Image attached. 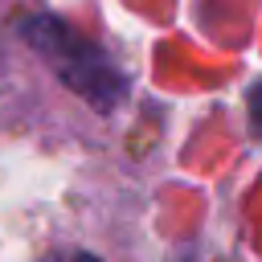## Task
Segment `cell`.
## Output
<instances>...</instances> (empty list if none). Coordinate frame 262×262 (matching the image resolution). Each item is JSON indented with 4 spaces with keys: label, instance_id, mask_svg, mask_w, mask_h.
I'll return each instance as SVG.
<instances>
[{
    "label": "cell",
    "instance_id": "2",
    "mask_svg": "<svg viewBox=\"0 0 262 262\" xmlns=\"http://www.w3.org/2000/svg\"><path fill=\"white\" fill-rule=\"evenodd\" d=\"M45 262H98V258L86 254V250H61V254H53V258H45Z\"/></svg>",
    "mask_w": 262,
    "mask_h": 262
},
{
    "label": "cell",
    "instance_id": "1",
    "mask_svg": "<svg viewBox=\"0 0 262 262\" xmlns=\"http://www.w3.org/2000/svg\"><path fill=\"white\" fill-rule=\"evenodd\" d=\"M20 37L37 49V57L74 90L82 94L90 106L111 111L123 98V74L90 45L82 41L70 25H61L57 16H33L20 25Z\"/></svg>",
    "mask_w": 262,
    "mask_h": 262
}]
</instances>
